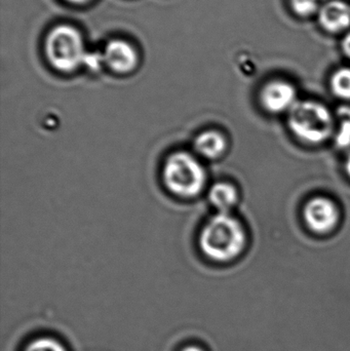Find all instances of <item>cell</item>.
Listing matches in <instances>:
<instances>
[{
    "mask_svg": "<svg viewBox=\"0 0 350 351\" xmlns=\"http://www.w3.org/2000/svg\"><path fill=\"white\" fill-rule=\"evenodd\" d=\"M246 245V233L240 221L228 213H218L207 221L199 237L201 253L216 262L238 257Z\"/></svg>",
    "mask_w": 350,
    "mask_h": 351,
    "instance_id": "obj_1",
    "label": "cell"
},
{
    "mask_svg": "<svg viewBox=\"0 0 350 351\" xmlns=\"http://www.w3.org/2000/svg\"><path fill=\"white\" fill-rule=\"evenodd\" d=\"M162 181L166 189L183 198L201 194L207 183V172L199 156L187 152H175L164 160Z\"/></svg>",
    "mask_w": 350,
    "mask_h": 351,
    "instance_id": "obj_2",
    "label": "cell"
},
{
    "mask_svg": "<svg viewBox=\"0 0 350 351\" xmlns=\"http://www.w3.org/2000/svg\"><path fill=\"white\" fill-rule=\"evenodd\" d=\"M45 53L51 65L62 72H71L84 65L86 51L82 35L73 27H55L45 39Z\"/></svg>",
    "mask_w": 350,
    "mask_h": 351,
    "instance_id": "obj_3",
    "label": "cell"
},
{
    "mask_svg": "<svg viewBox=\"0 0 350 351\" xmlns=\"http://www.w3.org/2000/svg\"><path fill=\"white\" fill-rule=\"evenodd\" d=\"M289 125L293 133L308 143H321L330 137L333 119L324 105L312 101L297 102L289 113Z\"/></svg>",
    "mask_w": 350,
    "mask_h": 351,
    "instance_id": "obj_4",
    "label": "cell"
},
{
    "mask_svg": "<svg viewBox=\"0 0 350 351\" xmlns=\"http://www.w3.org/2000/svg\"><path fill=\"white\" fill-rule=\"evenodd\" d=\"M304 217L312 230L326 233L332 230L338 222V210L332 200L316 197L306 204Z\"/></svg>",
    "mask_w": 350,
    "mask_h": 351,
    "instance_id": "obj_5",
    "label": "cell"
},
{
    "mask_svg": "<svg viewBox=\"0 0 350 351\" xmlns=\"http://www.w3.org/2000/svg\"><path fill=\"white\" fill-rule=\"evenodd\" d=\"M295 88L285 80H273L268 82L261 92V102L269 112L279 113L291 110L296 101Z\"/></svg>",
    "mask_w": 350,
    "mask_h": 351,
    "instance_id": "obj_6",
    "label": "cell"
},
{
    "mask_svg": "<svg viewBox=\"0 0 350 351\" xmlns=\"http://www.w3.org/2000/svg\"><path fill=\"white\" fill-rule=\"evenodd\" d=\"M318 16L327 32H345L350 28V4L345 0H329L323 3Z\"/></svg>",
    "mask_w": 350,
    "mask_h": 351,
    "instance_id": "obj_7",
    "label": "cell"
},
{
    "mask_svg": "<svg viewBox=\"0 0 350 351\" xmlns=\"http://www.w3.org/2000/svg\"><path fill=\"white\" fill-rule=\"evenodd\" d=\"M104 63L113 71L127 73L137 65L138 55L135 49L127 41L113 39L109 41L103 51Z\"/></svg>",
    "mask_w": 350,
    "mask_h": 351,
    "instance_id": "obj_8",
    "label": "cell"
},
{
    "mask_svg": "<svg viewBox=\"0 0 350 351\" xmlns=\"http://www.w3.org/2000/svg\"><path fill=\"white\" fill-rule=\"evenodd\" d=\"M192 147L195 156L199 158L216 160L225 152L226 140L220 132L208 130L195 138Z\"/></svg>",
    "mask_w": 350,
    "mask_h": 351,
    "instance_id": "obj_9",
    "label": "cell"
},
{
    "mask_svg": "<svg viewBox=\"0 0 350 351\" xmlns=\"http://www.w3.org/2000/svg\"><path fill=\"white\" fill-rule=\"evenodd\" d=\"M209 199L219 213H228L238 200V192L232 184L219 182L210 189Z\"/></svg>",
    "mask_w": 350,
    "mask_h": 351,
    "instance_id": "obj_10",
    "label": "cell"
},
{
    "mask_svg": "<svg viewBox=\"0 0 350 351\" xmlns=\"http://www.w3.org/2000/svg\"><path fill=\"white\" fill-rule=\"evenodd\" d=\"M331 88L336 96L350 100V68L343 67L334 72Z\"/></svg>",
    "mask_w": 350,
    "mask_h": 351,
    "instance_id": "obj_11",
    "label": "cell"
},
{
    "mask_svg": "<svg viewBox=\"0 0 350 351\" xmlns=\"http://www.w3.org/2000/svg\"><path fill=\"white\" fill-rule=\"evenodd\" d=\"M292 10L299 16H312L318 14L322 8V0H290Z\"/></svg>",
    "mask_w": 350,
    "mask_h": 351,
    "instance_id": "obj_12",
    "label": "cell"
},
{
    "mask_svg": "<svg viewBox=\"0 0 350 351\" xmlns=\"http://www.w3.org/2000/svg\"><path fill=\"white\" fill-rule=\"evenodd\" d=\"M24 351H67L63 346L53 338H37L28 344Z\"/></svg>",
    "mask_w": 350,
    "mask_h": 351,
    "instance_id": "obj_13",
    "label": "cell"
},
{
    "mask_svg": "<svg viewBox=\"0 0 350 351\" xmlns=\"http://www.w3.org/2000/svg\"><path fill=\"white\" fill-rule=\"evenodd\" d=\"M103 64H105L103 53H100V51H92V53H88V51H86L84 65L86 66L88 69L99 70Z\"/></svg>",
    "mask_w": 350,
    "mask_h": 351,
    "instance_id": "obj_14",
    "label": "cell"
},
{
    "mask_svg": "<svg viewBox=\"0 0 350 351\" xmlns=\"http://www.w3.org/2000/svg\"><path fill=\"white\" fill-rule=\"evenodd\" d=\"M337 144L340 147H349L350 146V121H343L340 130L337 134Z\"/></svg>",
    "mask_w": 350,
    "mask_h": 351,
    "instance_id": "obj_15",
    "label": "cell"
},
{
    "mask_svg": "<svg viewBox=\"0 0 350 351\" xmlns=\"http://www.w3.org/2000/svg\"><path fill=\"white\" fill-rule=\"evenodd\" d=\"M341 47H342L343 53L350 59V31L343 37L342 41H341Z\"/></svg>",
    "mask_w": 350,
    "mask_h": 351,
    "instance_id": "obj_16",
    "label": "cell"
},
{
    "mask_svg": "<svg viewBox=\"0 0 350 351\" xmlns=\"http://www.w3.org/2000/svg\"><path fill=\"white\" fill-rule=\"evenodd\" d=\"M181 351H203L201 348H197V346H187V348H183Z\"/></svg>",
    "mask_w": 350,
    "mask_h": 351,
    "instance_id": "obj_17",
    "label": "cell"
},
{
    "mask_svg": "<svg viewBox=\"0 0 350 351\" xmlns=\"http://www.w3.org/2000/svg\"><path fill=\"white\" fill-rule=\"evenodd\" d=\"M67 1L72 2V3L82 4L88 2V0H67Z\"/></svg>",
    "mask_w": 350,
    "mask_h": 351,
    "instance_id": "obj_18",
    "label": "cell"
},
{
    "mask_svg": "<svg viewBox=\"0 0 350 351\" xmlns=\"http://www.w3.org/2000/svg\"><path fill=\"white\" fill-rule=\"evenodd\" d=\"M347 174H349V177H350V156H349V160H347Z\"/></svg>",
    "mask_w": 350,
    "mask_h": 351,
    "instance_id": "obj_19",
    "label": "cell"
}]
</instances>
